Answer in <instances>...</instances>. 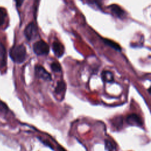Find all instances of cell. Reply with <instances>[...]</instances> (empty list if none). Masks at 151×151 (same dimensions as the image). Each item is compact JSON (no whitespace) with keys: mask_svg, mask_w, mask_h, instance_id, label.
Wrapping results in <instances>:
<instances>
[{"mask_svg":"<svg viewBox=\"0 0 151 151\" xmlns=\"http://www.w3.org/2000/svg\"><path fill=\"white\" fill-rule=\"evenodd\" d=\"M9 55L14 63L21 64L25 60L27 57L26 48L23 44L14 45L11 48Z\"/></svg>","mask_w":151,"mask_h":151,"instance_id":"cell-1","label":"cell"},{"mask_svg":"<svg viewBox=\"0 0 151 151\" xmlns=\"http://www.w3.org/2000/svg\"><path fill=\"white\" fill-rule=\"evenodd\" d=\"M33 51L37 55H47L49 53L50 47L44 41L40 40L35 42L34 44Z\"/></svg>","mask_w":151,"mask_h":151,"instance_id":"cell-2","label":"cell"},{"mask_svg":"<svg viewBox=\"0 0 151 151\" xmlns=\"http://www.w3.org/2000/svg\"><path fill=\"white\" fill-rule=\"evenodd\" d=\"M24 35L28 41H32L38 36V28L34 22L28 24L24 29Z\"/></svg>","mask_w":151,"mask_h":151,"instance_id":"cell-3","label":"cell"},{"mask_svg":"<svg viewBox=\"0 0 151 151\" xmlns=\"http://www.w3.org/2000/svg\"><path fill=\"white\" fill-rule=\"evenodd\" d=\"M35 74L38 78H41L46 81L51 80L50 74L41 65H36L35 67Z\"/></svg>","mask_w":151,"mask_h":151,"instance_id":"cell-4","label":"cell"},{"mask_svg":"<svg viewBox=\"0 0 151 151\" xmlns=\"http://www.w3.org/2000/svg\"><path fill=\"white\" fill-rule=\"evenodd\" d=\"M126 121L127 123L131 126H141L143 124L141 118L135 113L129 114L126 118Z\"/></svg>","mask_w":151,"mask_h":151,"instance_id":"cell-5","label":"cell"},{"mask_svg":"<svg viewBox=\"0 0 151 151\" xmlns=\"http://www.w3.org/2000/svg\"><path fill=\"white\" fill-rule=\"evenodd\" d=\"M52 49L54 54L57 57H62L65 51L64 45L58 41L53 42L52 45Z\"/></svg>","mask_w":151,"mask_h":151,"instance_id":"cell-6","label":"cell"},{"mask_svg":"<svg viewBox=\"0 0 151 151\" xmlns=\"http://www.w3.org/2000/svg\"><path fill=\"white\" fill-rule=\"evenodd\" d=\"M6 65V51L4 45L0 42V70L5 68Z\"/></svg>","mask_w":151,"mask_h":151,"instance_id":"cell-7","label":"cell"},{"mask_svg":"<svg viewBox=\"0 0 151 151\" xmlns=\"http://www.w3.org/2000/svg\"><path fill=\"white\" fill-rule=\"evenodd\" d=\"M110 9L114 15L119 18H122L124 17V11L118 5H113L110 6Z\"/></svg>","mask_w":151,"mask_h":151,"instance_id":"cell-8","label":"cell"},{"mask_svg":"<svg viewBox=\"0 0 151 151\" xmlns=\"http://www.w3.org/2000/svg\"><path fill=\"white\" fill-rule=\"evenodd\" d=\"M101 78L104 82L111 83L114 80L113 73L108 70H104L101 73Z\"/></svg>","mask_w":151,"mask_h":151,"instance_id":"cell-9","label":"cell"},{"mask_svg":"<svg viewBox=\"0 0 151 151\" xmlns=\"http://www.w3.org/2000/svg\"><path fill=\"white\" fill-rule=\"evenodd\" d=\"M65 87L66 85L64 81L61 80L58 81L57 86L55 88V93L57 94H61L63 93H64L65 90Z\"/></svg>","mask_w":151,"mask_h":151,"instance_id":"cell-10","label":"cell"},{"mask_svg":"<svg viewBox=\"0 0 151 151\" xmlns=\"http://www.w3.org/2000/svg\"><path fill=\"white\" fill-rule=\"evenodd\" d=\"M103 41L104 42V43L110 46L111 48L114 49L115 50L119 51H121V47L119 46V44H117L115 42H114L110 40H108V39H103Z\"/></svg>","mask_w":151,"mask_h":151,"instance_id":"cell-11","label":"cell"},{"mask_svg":"<svg viewBox=\"0 0 151 151\" xmlns=\"http://www.w3.org/2000/svg\"><path fill=\"white\" fill-rule=\"evenodd\" d=\"M6 17V12L5 9L0 8V27L4 24Z\"/></svg>","mask_w":151,"mask_h":151,"instance_id":"cell-12","label":"cell"},{"mask_svg":"<svg viewBox=\"0 0 151 151\" xmlns=\"http://www.w3.org/2000/svg\"><path fill=\"white\" fill-rule=\"evenodd\" d=\"M105 148L107 151H115L116 147L109 140H105Z\"/></svg>","mask_w":151,"mask_h":151,"instance_id":"cell-13","label":"cell"},{"mask_svg":"<svg viewBox=\"0 0 151 151\" xmlns=\"http://www.w3.org/2000/svg\"><path fill=\"white\" fill-rule=\"evenodd\" d=\"M51 68L54 72H60L61 70V67L59 63L53 62L51 64Z\"/></svg>","mask_w":151,"mask_h":151,"instance_id":"cell-14","label":"cell"},{"mask_svg":"<svg viewBox=\"0 0 151 151\" xmlns=\"http://www.w3.org/2000/svg\"><path fill=\"white\" fill-rule=\"evenodd\" d=\"M8 110L7 106L2 101H0V111L2 112H6Z\"/></svg>","mask_w":151,"mask_h":151,"instance_id":"cell-15","label":"cell"},{"mask_svg":"<svg viewBox=\"0 0 151 151\" xmlns=\"http://www.w3.org/2000/svg\"><path fill=\"white\" fill-rule=\"evenodd\" d=\"M24 1H25V0H15L17 6L18 7V8L20 7V6L22 5V4H23V2H24Z\"/></svg>","mask_w":151,"mask_h":151,"instance_id":"cell-16","label":"cell"},{"mask_svg":"<svg viewBox=\"0 0 151 151\" xmlns=\"http://www.w3.org/2000/svg\"><path fill=\"white\" fill-rule=\"evenodd\" d=\"M58 150L59 151H66L64 148H63L61 146H59L58 147Z\"/></svg>","mask_w":151,"mask_h":151,"instance_id":"cell-17","label":"cell"}]
</instances>
